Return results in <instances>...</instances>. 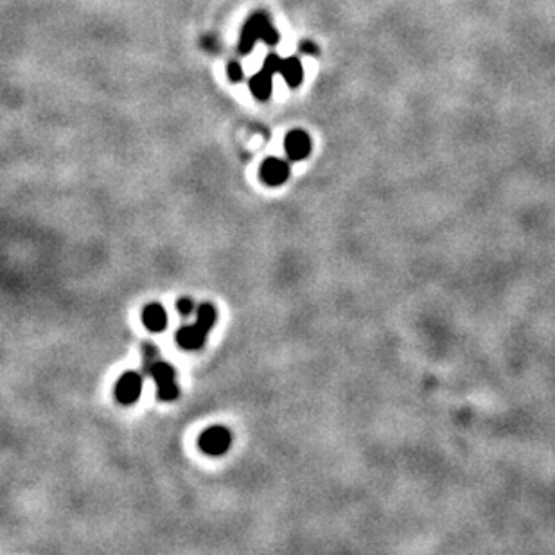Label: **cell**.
<instances>
[{"label":"cell","instance_id":"obj_10","mask_svg":"<svg viewBox=\"0 0 555 555\" xmlns=\"http://www.w3.org/2000/svg\"><path fill=\"white\" fill-rule=\"evenodd\" d=\"M280 76L284 78L288 83L289 88H298L304 81V69L300 61L297 58H288L282 60V67H280Z\"/></svg>","mask_w":555,"mask_h":555},{"label":"cell","instance_id":"obj_7","mask_svg":"<svg viewBox=\"0 0 555 555\" xmlns=\"http://www.w3.org/2000/svg\"><path fill=\"white\" fill-rule=\"evenodd\" d=\"M207 335H209V331L196 322L193 326L182 327V329L178 331V335H176V342H178V345L182 349L196 350L202 349L203 345H205Z\"/></svg>","mask_w":555,"mask_h":555},{"label":"cell","instance_id":"obj_4","mask_svg":"<svg viewBox=\"0 0 555 555\" xmlns=\"http://www.w3.org/2000/svg\"><path fill=\"white\" fill-rule=\"evenodd\" d=\"M143 392V379L135 372H126L115 385V397L121 404L137 403Z\"/></svg>","mask_w":555,"mask_h":555},{"label":"cell","instance_id":"obj_2","mask_svg":"<svg viewBox=\"0 0 555 555\" xmlns=\"http://www.w3.org/2000/svg\"><path fill=\"white\" fill-rule=\"evenodd\" d=\"M151 376L156 383V395L162 401H175L180 390L176 385L175 368L167 363H155L151 368Z\"/></svg>","mask_w":555,"mask_h":555},{"label":"cell","instance_id":"obj_14","mask_svg":"<svg viewBox=\"0 0 555 555\" xmlns=\"http://www.w3.org/2000/svg\"><path fill=\"white\" fill-rule=\"evenodd\" d=\"M176 308H178V313L182 315V317H189V315L194 311V304L191 298L184 297V298H180L178 302H176Z\"/></svg>","mask_w":555,"mask_h":555},{"label":"cell","instance_id":"obj_3","mask_svg":"<svg viewBox=\"0 0 555 555\" xmlns=\"http://www.w3.org/2000/svg\"><path fill=\"white\" fill-rule=\"evenodd\" d=\"M232 444V433L225 426H211L200 435V448L207 454L220 457L225 453Z\"/></svg>","mask_w":555,"mask_h":555},{"label":"cell","instance_id":"obj_15","mask_svg":"<svg viewBox=\"0 0 555 555\" xmlns=\"http://www.w3.org/2000/svg\"><path fill=\"white\" fill-rule=\"evenodd\" d=\"M300 51L306 52V54L315 56V54H318V47H315L313 43H309V41H306V43H302V45H300Z\"/></svg>","mask_w":555,"mask_h":555},{"label":"cell","instance_id":"obj_8","mask_svg":"<svg viewBox=\"0 0 555 555\" xmlns=\"http://www.w3.org/2000/svg\"><path fill=\"white\" fill-rule=\"evenodd\" d=\"M143 322L147 331L162 333L167 327V313L160 304H149L143 309Z\"/></svg>","mask_w":555,"mask_h":555},{"label":"cell","instance_id":"obj_12","mask_svg":"<svg viewBox=\"0 0 555 555\" xmlns=\"http://www.w3.org/2000/svg\"><path fill=\"white\" fill-rule=\"evenodd\" d=\"M264 69L270 70L271 74H280V67H282V60H280L279 56L277 54H270L264 60V65H262Z\"/></svg>","mask_w":555,"mask_h":555},{"label":"cell","instance_id":"obj_6","mask_svg":"<svg viewBox=\"0 0 555 555\" xmlns=\"http://www.w3.org/2000/svg\"><path fill=\"white\" fill-rule=\"evenodd\" d=\"M289 178V165L280 158H268L261 165V180L266 185H282Z\"/></svg>","mask_w":555,"mask_h":555},{"label":"cell","instance_id":"obj_9","mask_svg":"<svg viewBox=\"0 0 555 555\" xmlns=\"http://www.w3.org/2000/svg\"><path fill=\"white\" fill-rule=\"evenodd\" d=\"M271 81H273V74L262 67L258 74H253L250 79V90L259 101H266L271 94Z\"/></svg>","mask_w":555,"mask_h":555},{"label":"cell","instance_id":"obj_11","mask_svg":"<svg viewBox=\"0 0 555 555\" xmlns=\"http://www.w3.org/2000/svg\"><path fill=\"white\" fill-rule=\"evenodd\" d=\"M216 309H214V306H211V304H202L200 308H198V324L202 327H205L209 333H211V329L214 327V324H216Z\"/></svg>","mask_w":555,"mask_h":555},{"label":"cell","instance_id":"obj_13","mask_svg":"<svg viewBox=\"0 0 555 555\" xmlns=\"http://www.w3.org/2000/svg\"><path fill=\"white\" fill-rule=\"evenodd\" d=\"M227 74H229V79L232 83H239L241 79H243V69H241V65L239 63H229V67H227Z\"/></svg>","mask_w":555,"mask_h":555},{"label":"cell","instance_id":"obj_5","mask_svg":"<svg viewBox=\"0 0 555 555\" xmlns=\"http://www.w3.org/2000/svg\"><path fill=\"white\" fill-rule=\"evenodd\" d=\"M284 151L289 160L298 162L308 158L311 153V138L302 129H293L289 132L284 138Z\"/></svg>","mask_w":555,"mask_h":555},{"label":"cell","instance_id":"obj_1","mask_svg":"<svg viewBox=\"0 0 555 555\" xmlns=\"http://www.w3.org/2000/svg\"><path fill=\"white\" fill-rule=\"evenodd\" d=\"M264 40L268 45H277L279 43V32L268 22L264 14H253L252 19L244 23L243 32H241V41H239V52L248 54L253 49V43L259 40Z\"/></svg>","mask_w":555,"mask_h":555}]
</instances>
